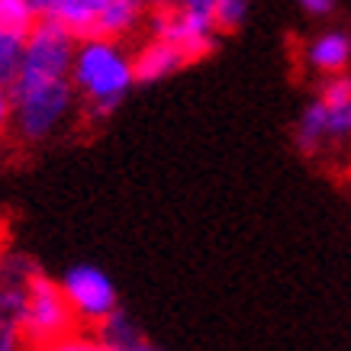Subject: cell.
Here are the masks:
<instances>
[{
  "instance_id": "1",
  "label": "cell",
  "mask_w": 351,
  "mask_h": 351,
  "mask_svg": "<svg viewBox=\"0 0 351 351\" xmlns=\"http://www.w3.org/2000/svg\"><path fill=\"white\" fill-rule=\"evenodd\" d=\"M138 84L136 55L129 43L81 39L71 64V87L81 104V123L97 126L119 110L129 90Z\"/></svg>"
},
{
  "instance_id": "2",
  "label": "cell",
  "mask_w": 351,
  "mask_h": 351,
  "mask_svg": "<svg viewBox=\"0 0 351 351\" xmlns=\"http://www.w3.org/2000/svg\"><path fill=\"white\" fill-rule=\"evenodd\" d=\"M297 152L322 165H351V75L319 81L293 126Z\"/></svg>"
},
{
  "instance_id": "3",
  "label": "cell",
  "mask_w": 351,
  "mask_h": 351,
  "mask_svg": "<svg viewBox=\"0 0 351 351\" xmlns=\"http://www.w3.org/2000/svg\"><path fill=\"white\" fill-rule=\"evenodd\" d=\"M13 97V129L10 136L20 145H45L64 136L68 129L81 123V104L71 81L58 84H16L10 87Z\"/></svg>"
},
{
  "instance_id": "4",
  "label": "cell",
  "mask_w": 351,
  "mask_h": 351,
  "mask_svg": "<svg viewBox=\"0 0 351 351\" xmlns=\"http://www.w3.org/2000/svg\"><path fill=\"white\" fill-rule=\"evenodd\" d=\"M149 39L174 45L187 62H200L219 43V20H216V0H184V3H155L149 7L145 32Z\"/></svg>"
},
{
  "instance_id": "5",
  "label": "cell",
  "mask_w": 351,
  "mask_h": 351,
  "mask_svg": "<svg viewBox=\"0 0 351 351\" xmlns=\"http://www.w3.org/2000/svg\"><path fill=\"white\" fill-rule=\"evenodd\" d=\"M23 329H26L32 351L58 345V341L71 339L75 332H81L75 313L58 287V277H49L45 271L32 277V284L23 293Z\"/></svg>"
},
{
  "instance_id": "6",
  "label": "cell",
  "mask_w": 351,
  "mask_h": 351,
  "mask_svg": "<svg viewBox=\"0 0 351 351\" xmlns=\"http://www.w3.org/2000/svg\"><path fill=\"white\" fill-rule=\"evenodd\" d=\"M77 39L68 36L62 26L43 20L36 23V29L26 39V52H23L20 75L13 81L16 84H58V81H71V64H75Z\"/></svg>"
},
{
  "instance_id": "7",
  "label": "cell",
  "mask_w": 351,
  "mask_h": 351,
  "mask_svg": "<svg viewBox=\"0 0 351 351\" xmlns=\"http://www.w3.org/2000/svg\"><path fill=\"white\" fill-rule=\"evenodd\" d=\"M58 287H62L68 306L75 313L81 332L100 329L110 316L119 313V293L104 267H97V265L64 267V274L58 277Z\"/></svg>"
},
{
  "instance_id": "8",
  "label": "cell",
  "mask_w": 351,
  "mask_h": 351,
  "mask_svg": "<svg viewBox=\"0 0 351 351\" xmlns=\"http://www.w3.org/2000/svg\"><path fill=\"white\" fill-rule=\"evenodd\" d=\"M39 23L36 0H0V87L10 90L20 75L26 39Z\"/></svg>"
},
{
  "instance_id": "9",
  "label": "cell",
  "mask_w": 351,
  "mask_h": 351,
  "mask_svg": "<svg viewBox=\"0 0 351 351\" xmlns=\"http://www.w3.org/2000/svg\"><path fill=\"white\" fill-rule=\"evenodd\" d=\"M300 64L306 68L309 75L322 77H341L348 75L351 64V32L341 26H322L309 36L303 49H300Z\"/></svg>"
},
{
  "instance_id": "10",
  "label": "cell",
  "mask_w": 351,
  "mask_h": 351,
  "mask_svg": "<svg viewBox=\"0 0 351 351\" xmlns=\"http://www.w3.org/2000/svg\"><path fill=\"white\" fill-rule=\"evenodd\" d=\"M132 55H136V77L138 84H158V81H165V77L178 75L181 68H187V58H184L174 45L161 43V39H142V43L132 49Z\"/></svg>"
},
{
  "instance_id": "11",
  "label": "cell",
  "mask_w": 351,
  "mask_h": 351,
  "mask_svg": "<svg viewBox=\"0 0 351 351\" xmlns=\"http://www.w3.org/2000/svg\"><path fill=\"white\" fill-rule=\"evenodd\" d=\"M23 293L0 287V351H32L23 329Z\"/></svg>"
},
{
  "instance_id": "12",
  "label": "cell",
  "mask_w": 351,
  "mask_h": 351,
  "mask_svg": "<svg viewBox=\"0 0 351 351\" xmlns=\"http://www.w3.org/2000/svg\"><path fill=\"white\" fill-rule=\"evenodd\" d=\"M36 274H43L36 258L13 248V245H0V287L26 290Z\"/></svg>"
},
{
  "instance_id": "13",
  "label": "cell",
  "mask_w": 351,
  "mask_h": 351,
  "mask_svg": "<svg viewBox=\"0 0 351 351\" xmlns=\"http://www.w3.org/2000/svg\"><path fill=\"white\" fill-rule=\"evenodd\" d=\"M94 335L107 351H136L138 345H145V341H149L142 332H138L136 322L123 313V309H119L117 316H110L100 329H94Z\"/></svg>"
},
{
  "instance_id": "14",
  "label": "cell",
  "mask_w": 351,
  "mask_h": 351,
  "mask_svg": "<svg viewBox=\"0 0 351 351\" xmlns=\"http://www.w3.org/2000/svg\"><path fill=\"white\" fill-rule=\"evenodd\" d=\"M216 20L223 32L242 29V23L248 20V3L242 0H216Z\"/></svg>"
},
{
  "instance_id": "15",
  "label": "cell",
  "mask_w": 351,
  "mask_h": 351,
  "mask_svg": "<svg viewBox=\"0 0 351 351\" xmlns=\"http://www.w3.org/2000/svg\"><path fill=\"white\" fill-rule=\"evenodd\" d=\"M43 351H107V348L97 341L94 332H75L71 339L58 341V345H49V348H43Z\"/></svg>"
},
{
  "instance_id": "16",
  "label": "cell",
  "mask_w": 351,
  "mask_h": 351,
  "mask_svg": "<svg viewBox=\"0 0 351 351\" xmlns=\"http://www.w3.org/2000/svg\"><path fill=\"white\" fill-rule=\"evenodd\" d=\"M300 10L313 16V20H329L335 13V3L332 0H300Z\"/></svg>"
},
{
  "instance_id": "17",
  "label": "cell",
  "mask_w": 351,
  "mask_h": 351,
  "mask_svg": "<svg viewBox=\"0 0 351 351\" xmlns=\"http://www.w3.org/2000/svg\"><path fill=\"white\" fill-rule=\"evenodd\" d=\"M13 129V97L0 87V138H7Z\"/></svg>"
},
{
  "instance_id": "18",
  "label": "cell",
  "mask_w": 351,
  "mask_h": 351,
  "mask_svg": "<svg viewBox=\"0 0 351 351\" xmlns=\"http://www.w3.org/2000/svg\"><path fill=\"white\" fill-rule=\"evenodd\" d=\"M136 351H158V348H155V345H149V341H145V345H138Z\"/></svg>"
},
{
  "instance_id": "19",
  "label": "cell",
  "mask_w": 351,
  "mask_h": 351,
  "mask_svg": "<svg viewBox=\"0 0 351 351\" xmlns=\"http://www.w3.org/2000/svg\"><path fill=\"white\" fill-rule=\"evenodd\" d=\"M0 245H3V242H0Z\"/></svg>"
}]
</instances>
